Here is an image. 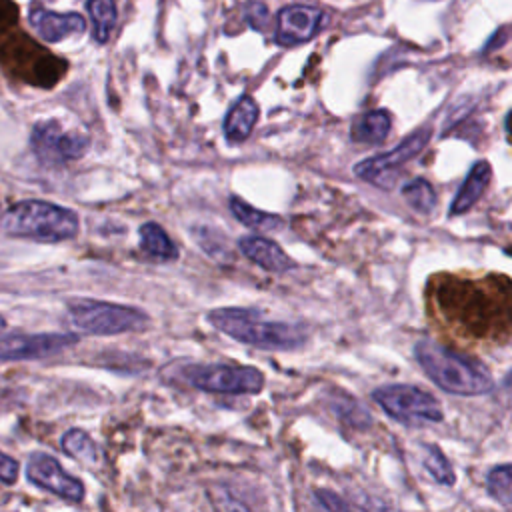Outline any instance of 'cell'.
<instances>
[{
    "label": "cell",
    "instance_id": "obj_1",
    "mask_svg": "<svg viewBox=\"0 0 512 512\" xmlns=\"http://www.w3.org/2000/svg\"><path fill=\"white\" fill-rule=\"evenodd\" d=\"M426 298L428 308L466 340L500 342L512 334V280L504 274H440L430 278Z\"/></svg>",
    "mask_w": 512,
    "mask_h": 512
},
{
    "label": "cell",
    "instance_id": "obj_2",
    "mask_svg": "<svg viewBox=\"0 0 512 512\" xmlns=\"http://www.w3.org/2000/svg\"><path fill=\"white\" fill-rule=\"evenodd\" d=\"M414 356L426 376L444 392L456 396H478L494 388L490 372L480 362L438 342L418 340Z\"/></svg>",
    "mask_w": 512,
    "mask_h": 512
},
{
    "label": "cell",
    "instance_id": "obj_3",
    "mask_svg": "<svg viewBox=\"0 0 512 512\" xmlns=\"http://www.w3.org/2000/svg\"><path fill=\"white\" fill-rule=\"evenodd\" d=\"M208 322L230 338L262 350H296L306 342V332L288 322L268 320L250 308H216Z\"/></svg>",
    "mask_w": 512,
    "mask_h": 512
},
{
    "label": "cell",
    "instance_id": "obj_4",
    "mask_svg": "<svg viewBox=\"0 0 512 512\" xmlns=\"http://www.w3.org/2000/svg\"><path fill=\"white\" fill-rule=\"evenodd\" d=\"M2 230L10 236L40 242H62L78 234V214L46 200H22L2 216Z\"/></svg>",
    "mask_w": 512,
    "mask_h": 512
},
{
    "label": "cell",
    "instance_id": "obj_5",
    "mask_svg": "<svg viewBox=\"0 0 512 512\" xmlns=\"http://www.w3.org/2000/svg\"><path fill=\"white\" fill-rule=\"evenodd\" d=\"M66 314L76 330L98 336L140 332L150 326V316L144 310L102 300H72Z\"/></svg>",
    "mask_w": 512,
    "mask_h": 512
},
{
    "label": "cell",
    "instance_id": "obj_6",
    "mask_svg": "<svg viewBox=\"0 0 512 512\" xmlns=\"http://www.w3.org/2000/svg\"><path fill=\"white\" fill-rule=\"evenodd\" d=\"M178 378L212 394H256L264 386V374L258 368L238 364H184Z\"/></svg>",
    "mask_w": 512,
    "mask_h": 512
},
{
    "label": "cell",
    "instance_id": "obj_7",
    "mask_svg": "<svg viewBox=\"0 0 512 512\" xmlns=\"http://www.w3.org/2000/svg\"><path fill=\"white\" fill-rule=\"evenodd\" d=\"M372 398L388 416L408 426L434 424L444 418L438 400L410 384H390L376 388Z\"/></svg>",
    "mask_w": 512,
    "mask_h": 512
},
{
    "label": "cell",
    "instance_id": "obj_8",
    "mask_svg": "<svg viewBox=\"0 0 512 512\" xmlns=\"http://www.w3.org/2000/svg\"><path fill=\"white\" fill-rule=\"evenodd\" d=\"M30 146L44 166H62L82 158L90 146V138L80 132L64 130L58 120H42L32 128Z\"/></svg>",
    "mask_w": 512,
    "mask_h": 512
},
{
    "label": "cell",
    "instance_id": "obj_9",
    "mask_svg": "<svg viewBox=\"0 0 512 512\" xmlns=\"http://www.w3.org/2000/svg\"><path fill=\"white\" fill-rule=\"evenodd\" d=\"M428 140H430V128H420V130L412 132L410 136H406L390 152H384V154H378L372 158H364L362 162H358L354 166V174L360 180L372 182L380 188H390L396 178V170L400 166H404L408 160H412L416 154H420L422 148L428 144Z\"/></svg>",
    "mask_w": 512,
    "mask_h": 512
},
{
    "label": "cell",
    "instance_id": "obj_10",
    "mask_svg": "<svg viewBox=\"0 0 512 512\" xmlns=\"http://www.w3.org/2000/svg\"><path fill=\"white\" fill-rule=\"evenodd\" d=\"M76 334L42 332V334H12L0 338V360H36L58 354L78 344Z\"/></svg>",
    "mask_w": 512,
    "mask_h": 512
},
{
    "label": "cell",
    "instance_id": "obj_11",
    "mask_svg": "<svg viewBox=\"0 0 512 512\" xmlns=\"http://www.w3.org/2000/svg\"><path fill=\"white\" fill-rule=\"evenodd\" d=\"M26 478L38 486L44 488L64 500L80 502L84 498V484L68 474L60 462L44 452H34L26 464Z\"/></svg>",
    "mask_w": 512,
    "mask_h": 512
},
{
    "label": "cell",
    "instance_id": "obj_12",
    "mask_svg": "<svg viewBox=\"0 0 512 512\" xmlns=\"http://www.w3.org/2000/svg\"><path fill=\"white\" fill-rule=\"evenodd\" d=\"M324 22V12L314 6L294 4L278 12L274 40L280 46H296L314 38Z\"/></svg>",
    "mask_w": 512,
    "mask_h": 512
},
{
    "label": "cell",
    "instance_id": "obj_13",
    "mask_svg": "<svg viewBox=\"0 0 512 512\" xmlns=\"http://www.w3.org/2000/svg\"><path fill=\"white\" fill-rule=\"evenodd\" d=\"M28 22L46 42H60L66 36H78L86 30V20L80 14H56L44 6H34L28 14Z\"/></svg>",
    "mask_w": 512,
    "mask_h": 512
},
{
    "label": "cell",
    "instance_id": "obj_14",
    "mask_svg": "<svg viewBox=\"0 0 512 512\" xmlns=\"http://www.w3.org/2000/svg\"><path fill=\"white\" fill-rule=\"evenodd\" d=\"M240 252L252 260L256 266L282 274L290 268H294V260L272 240L262 238V236H242L238 242Z\"/></svg>",
    "mask_w": 512,
    "mask_h": 512
},
{
    "label": "cell",
    "instance_id": "obj_15",
    "mask_svg": "<svg viewBox=\"0 0 512 512\" xmlns=\"http://www.w3.org/2000/svg\"><path fill=\"white\" fill-rule=\"evenodd\" d=\"M258 120V104L252 96H240L224 118V136L230 144L244 142Z\"/></svg>",
    "mask_w": 512,
    "mask_h": 512
},
{
    "label": "cell",
    "instance_id": "obj_16",
    "mask_svg": "<svg viewBox=\"0 0 512 512\" xmlns=\"http://www.w3.org/2000/svg\"><path fill=\"white\" fill-rule=\"evenodd\" d=\"M490 176H492V168L486 160H478L472 164L468 176L464 178L462 186L458 188L454 200H452V206H450V214H464L468 212L476 200L482 196V192L486 190L488 182H490Z\"/></svg>",
    "mask_w": 512,
    "mask_h": 512
},
{
    "label": "cell",
    "instance_id": "obj_17",
    "mask_svg": "<svg viewBox=\"0 0 512 512\" xmlns=\"http://www.w3.org/2000/svg\"><path fill=\"white\" fill-rule=\"evenodd\" d=\"M390 114L386 110H370L360 114L350 128V138L358 144H380L390 132Z\"/></svg>",
    "mask_w": 512,
    "mask_h": 512
},
{
    "label": "cell",
    "instance_id": "obj_18",
    "mask_svg": "<svg viewBox=\"0 0 512 512\" xmlns=\"http://www.w3.org/2000/svg\"><path fill=\"white\" fill-rule=\"evenodd\" d=\"M140 234V248L154 260L168 262L178 258V248L172 242V238L166 234V230L156 222H144L138 228Z\"/></svg>",
    "mask_w": 512,
    "mask_h": 512
},
{
    "label": "cell",
    "instance_id": "obj_19",
    "mask_svg": "<svg viewBox=\"0 0 512 512\" xmlns=\"http://www.w3.org/2000/svg\"><path fill=\"white\" fill-rule=\"evenodd\" d=\"M228 204H230V212L236 216V220H240L244 226H248V228H252V230L274 232V230H280L282 224H284L280 216L262 212V210L250 206L248 202H244V200L238 198V196H230Z\"/></svg>",
    "mask_w": 512,
    "mask_h": 512
},
{
    "label": "cell",
    "instance_id": "obj_20",
    "mask_svg": "<svg viewBox=\"0 0 512 512\" xmlns=\"http://www.w3.org/2000/svg\"><path fill=\"white\" fill-rule=\"evenodd\" d=\"M62 450L72 456L74 460L86 464V466H94L102 460L100 448L98 444L88 436V432L80 430V428H70L64 436H62Z\"/></svg>",
    "mask_w": 512,
    "mask_h": 512
},
{
    "label": "cell",
    "instance_id": "obj_21",
    "mask_svg": "<svg viewBox=\"0 0 512 512\" xmlns=\"http://www.w3.org/2000/svg\"><path fill=\"white\" fill-rule=\"evenodd\" d=\"M88 12L92 18V36L98 44L108 42L110 32L116 24V4L114 0H88Z\"/></svg>",
    "mask_w": 512,
    "mask_h": 512
},
{
    "label": "cell",
    "instance_id": "obj_22",
    "mask_svg": "<svg viewBox=\"0 0 512 512\" xmlns=\"http://www.w3.org/2000/svg\"><path fill=\"white\" fill-rule=\"evenodd\" d=\"M402 196L420 214H430L436 206V192L424 178H414L402 186Z\"/></svg>",
    "mask_w": 512,
    "mask_h": 512
},
{
    "label": "cell",
    "instance_id": "obj_23",
    "mask_svg": "<svg viewBox=\"0 0 512 512\" xmlns=\"http://www.w3.org/2000/svg\"><path fill=\"white\" fill-rule=\"evenodd\" d=\"M424 468L428 470V474L442 486H452L456 476L452 470V464L448 462V458L442 454V450L434 444H424Z\"/></svg>",
    "mask_w": 512,
    "mask_h": 512
},
{
    "label": "cell",
    "instance_id": "obj_24",
    "mask_svg": "<svg viewBox=\"0 0 512 512\" xmlns=\"http://www.w3.org/2000/svg\"><path fill=\"white\" fill-rule=\"evenodd\" d=\"M486 488L496 502L512 508V464L492 468L486 478Z\"/></svg>",
    "mask_w": 512,
    "mask_h": 512
},
{
    "label": "cell",
    "instance_id": "obj_25",
    "mask_svg": "<svg viewBox=\"0 0 512 512\" xmlns=\"http://www.w3.org/2000/svg\"><path fill=\"white\" fill-rule=\"evenodd\" d=\"M334 410L342 420H346L348 424H352L356 428L358 426L364 428L366 424H370V414L358 402H354V398H342V400L334 402Z\"/></svg>",
    "mask_w": 512,
    "mask_h": 512
},
{
    "label": "cell",
    "instance_id": "obj_26",
    "mask_svg": "<svg viewBox=\"0 0 512 512\" xmlns=\"http://www.w3.org/2000/svg\"><path fill=\"white\" fill-rule=\"evenodd\" d=\"M18 472H20L18 462L12 456L0 452V482L14 484L18 478Z\"/></svg>",
    "mask_w": 512,
    "mask_h": 512
},
{
    "label": "cell",
    "instance_id": "obj_27",
    "mask_svg": "<svg viewBox=\"0 0 512 512\" xmlns=\"http://www.w3.org/2000/svg\"><path fill=\"white\" fill-rule=\"evenodd\" d=\"M266 16H268V12H266V6H262V4H256V2H252V4H248L246 6V18L250 20V24L254 26V28H262V24L266 26Z\"/></svg>",
    "mask_w": 512,
    "mask_h": 512
},
{
    "label": "cell",
    "instance_id": "obj_28",
    "mask_svg": "<svg viewBox=\"0 0 512 512\" xmlns=\"http://www.w3.org/2000/svg\"><path fill=\"white\" fill-rule=\"evenodd\" d=\"M316 500L322 508H328V510H342V508H350L344 500H340L338 496H334L332 492H326V490H318L316 492Z\"/></svg>",
    "mask_w": 512,
    "mask_h": 512
},
{
    "label": "cell",
    "instance_id": "obj_29",
    "mask_svg": "<svg viewBox=\"0 0 512 512\" xmlns=\"http://www.w3.org/2000/svg\"><path fill=\"white\" fill-rule=\"evenodd\" d=\"M504 390L512 396V374H508V378L504 380Z\"/></svg>",
    "mask_w": 512,
    "mask_h": 512
},
{
    "label": "cell",
    "instance_id": "obj_30",
    "mask_svg": "<svg viewBox=\"0 0 512 512\" xmlns=\"http://www.w3.org/2000/svg\"><path fill=\"white\" fill-rule=\"evenodd\" d=\"M506 130L512 136V112H508V116H506Z\"/></svg>",
    "mask_w": 512,
    "mask_h": 512
},
{
    "label": "cell",
    "instance_id": "obj_31",
    "mask_svg": "<svg viewBox=\"0 0 512 512\" xmlns=\"http://www.w3.org/2000/svg\"><path fill=\"white\" fill-rule=\"evenodd\" d=\"M4 326H6V320H4V318H2V316H0V332H2V330H4Z\"/></svg>",
    "mask_w": 512,
    "mask_h": 512
}]
</instances>
